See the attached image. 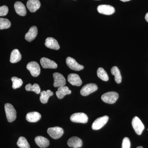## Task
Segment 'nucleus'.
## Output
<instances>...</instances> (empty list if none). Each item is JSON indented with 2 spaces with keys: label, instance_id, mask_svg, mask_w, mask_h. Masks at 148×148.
I'll return each mask as SVG.
<instances>
[{
  "label": "nucleus",
  "instance_id": "obj_1",
  "mask_svg": "<svg viewBox=\"0 0 148 148\" xmlns=\"http://www.w3.org/2000/svg\"><path fill=\"white\" fill-rule=\"evenodd\" d=\"M5 110L8 121L9 122L14 121L16 118V112L13 106L10 103H6L5 105Z\"/></svg>",
  "mask_w": 148,
  "mask_h": 148
},
{
  "label": "nucleus",
  "instance_id": "obj_2",
  "mask_svg": "<svg viewBox=\"0 0 148 148\" xmlns=\"http://www.w3.org/2000/svg\"><path fill=\"white\" fill-rule=\"evenodd\" d=\"M118 93L114 91H111L104 93L101 96V99L105 103L114 104L119 98Z\"/></svg>",
  "mask_w": 148,
  "mask_h": 148
},
{
  "label": "nucleus",
  "instance_id": "obj_3",
  "mask_svg": "<svg viewBox=\"0 0 148 148\" xmlns=\"http://www.w3.org/2000/svg\"><path fill=\"white\" fill-rule=\"evenodd\" d=\"M70 119L73 122L86 123L88 121V117L84 113H76L71 116Z\"/></svg>",
  "mask_w": 148,
  "mask_h": 148
},
{
  "label": "nucleus",
  "instance_id": "obj_4",
  "mask_svg": "<svg viewBox=\"0 0 148 148\" xmlns=\"http://www.w3.org/2000/svg\"><path fill=\"white\" fill-rule=\"evenodd\" d=\"M132 124L133 129L138 135H141L144 130L145 126L140 119L137 116L133 118L132 121Z\"/></svg>",
  "mask_w": 148,
  "mask_h": 148
},
{
  "label": "nucleus",
  "instance_id": "obj_5",
  "mask_svg": "<svg viewBox=\"0 0 148 148\" xmlns=\"http://www.w3.org/2000/svg\"><path fill=\"white\" fill-rule=\"evenodd\" d=\"M27 68L33 77H37L39 75L40 73V68L37 62L35 61L29 62L27 64Z\"/></svg>",
  "mask_w": 148,
  "mask_h": 148
},
{
  "label": "nucleus",
  "instance_id": "obj_6",
  "mask_svg": "<svg viewBox=\"0 0 148 148\" xmlns=\"http://www.w3.org/2000/svg\"><path fill=\"white\" fill-rule=\"evenodd\" d=\"M47 132L49 136L54 139L61 138L64 133L63 128L59 127H49L47 129Z\"/></svg>",
  "mask_w": 148,
  "mask_h": 148
},
{
  "label": "nucleus",
  "instance_id": "obj_7",
  "mask_svg": "<svg viewBox=\"0 0 148 148\" xmlns=\"http://www.w3.org/2000/svg\"><path fill=\"white\" fill-rule=\"evenodd\" d=\"M109 117L108 116L98 118L93 122L92 125V128L94 130H98L103 127L108 122Z\"/></svg>",
  "mask_w": 148,
  "mask_h": 148
},
{
  "label": "nucleus",
  "instance_id": "obj_8",
  "mask_svg": "<svg viewBox=\"0 0 148 148\" xmlns=\"http://www.w3.org/2000/svg\"><path fill=\"white\" fill-rule=\"evenodd\" d=\"M98 88V86L95 84H88L82 88L80 90V93L83 96H87L90 93L95 92Z\"/></svg>",
  "mask_w": 148,
  "mask_h": 148
},
{
  "label": "nucleus",
  "instance_id": "obj_9",
  "mask_svg": "<svg viewBox=\"0 0 148 148\" xmlns=\"http://www.w3.org/2000/svg\"><path fill=\"white\" fill-rule=\"evenodd\" d=\"M54 79L53 86L55 87H59L65 86L66 84V79L64 76L58 73H54L53 75Z\"/></svg>",
  "mask_w": 148,
  "mask_h": 148
},
{
  "label": "nucleus",
  "instance_id": "obj_10",
  "mask_svg": "<svg viewBox=\"0 0 148 148\" xmlns=\"http://www.w3.org/2000/svg\"><path fill=\"white\" fill-rule=\"evenodd\" d=\"M66 63L70 69L74 71H81L84 68L82 65H80L74 58L71 57H67L66 59Z\"/></svg>",
  "mask_w": 148,
  "mask_h": 148
},
{
  "label": "nucleus",
  "instance_id": "obj_11",
  "mask_svg": "<svg viewBox=\"0 0 148 148\" xmlns=\"http://www.w3.org/2000/svg\"><path fill=\"white\" fill-rule=\"evenodd\" d=\"M97 10L99 13L105 15H111L115 12V9L113 7L107 5H101L98 6Z\"/></svg>",
  "mask_w": 148,
  "mask_h": 148
},
{
  "label": "nucleus",
  "instance_id": "obj_12",
  "mask_svg": "<svg viewBox=\"0 0 148 148\" xmlns=\"http://www.w3.org/2000/svg\"><path fill=\"white\" fill-rule=\"evenodd\" d=\"M40 62L44 69H56L57 68V64L54 61L45 57L41 58Z\"/></svg>",
  "mask_w": 148,
  "mask_h": 148
},
{
  "label": "nucleus",
  "instance_id": "obj_13",
  "mask_svg": "<svg viewBox=\"0 0 148 148\" xmlns=\"http://www.w3.org/2000/svg\"><path fill=\"white\" fill-rule=\"evenodd\" d=\"M68 80L71 84L76 86H80L82 83L80 77L77 74H70L68 76Z\"/></svg>",
  "mask_w": 148,
  "mask_h": 148
},
{
  "label": "nucleus",
  "instance_id": "obj_14",
  "mask_svg": "<svg viewBox=\"0 0 148 148\" xmlns=\"http://www.w3.org/2000/svg\"><path fill=\"white\" fill-rule=\"evenodd\" d=\"M41 4L39 0H29L27 1V8L31 12H35L40 8Z\"/></svg>",
  "mask_w": 148,
  "mask_h": 148
},
{
  "label": "nucleus",
  "instance_id": "obj_15",
  "mask_svg": "<svg viewBox=\"0 0 148 148\" xmlns=\"http://www.w3.org/2000/svg\"><path fill=\"white\" fill-rule=\"evenodd\" d=\"M38 28L36 26H33L29 29V32L25 35V38L27 41L31 42L35 39L38 35Z\"/></svg>",
  "mask_w": 148,
  "mask_h": 148
},
{
  "label": "nucleus",
  "instance_id": "obj_16",
  "mask_svg": "<svg viewBox=\"0 0 148 148\" xmlns=\"http://www.w3.org/2000/svg\"><path fill=\"white\" fill-rule=\"evenodd\" d=\"M45 45L46 47L54 50H58L60 49L58 41L51 37H49L46 39Z\"/></svg>",
  "mask_w": 148,
  "mask_h": 148
},
{
  "label": "nucleus",
  "instance_id": "obj_17",
  "mask_svg": "<svg viewBox=\"0 0 148 148\" xmlns=\"http://www.w3.org/2000/svg\"><path fill=\"white\" fill-rule=\"evenodd\" d=\"M67 144L71 147L80 148L82 146V142L79 138L77 137H73L69 139Z\"/></svg>",
  "mask_w": 148,
  "mask_h": 148
},
{
  "label": "nucleus",
  "instance_id": "obj_18",
  "mask_svg": "<svg viewBox=\"0 0 148 148\" xmlns=\"http://www.w3.org/2000/svg\"><path fill=\"white\" fill-rule=\"evenodd\" d=\"M14 8L16 13L20 16H24L27 14L26 7L21 2H16L14 4Z\"/></svg>",
  "mask_w": 148,
  "mask_h": 148
},
{
  "label": "nucleus",
  "instance_id": "obj_19",
  "mask_svg": "<svg viewBox=\"0 0 148 148\" xmlns=\"http://www.w3.org/2000/svg\"><path fill=\"white\" fill-rule=\"evenodd\" d=\"M35 142L37 145L42 148L47 147L49 145V140L42 136H37L35 139Z\"/></svg>",
  "mask_w": 148,
  "mask_h": 148
},
{
  "label": "nucleus",
  "instance_id": "obj_20",
  "mask_svg": "<svg viewBox=\"0 0 148 148\" xmlns=\"http://www.w3.org/2000/svg\"><path fill=\"white\" fill-rule=\"evenodd\" d=\"M41 117L40 114L36 112L28 113L26 115V119L29 122H37L40 120Z\"/></svg>",
  "mask_w": 148,
  "mask_h": 148
},
{
  "label": "nucleus",
  "instance_id": "obj_21",
  "mask_svg": "<svg viewBox=\"0 0 148 148\" xmlns=\"http://www.w3.org/2000/svg\"><path fill=\"white\" fill-rule=\"evenodd\" d=\"M71 91L68 86H64L58 87V91L56 92V95L59 99H62L66 95L71 94Z\"/></svg>",
  "mask_w": 148,
  "mask_h": 148
},
{
  "label": "nucleus",
  "instance_id": "obj_22",
  "mask_svg": "<svg viewBox=\"0 0 148 148\" xmlns=\"http://www.w3.org/2000/svg\"><path fill=\"white\" fill-rule=\"evenodd\" d=\"M21 55L17 49H14L10 55V61L12 63H16L21 60Z\"/></svg>",
  "mask_w": 148,
  "mask_h": 148
},
{
  "label": "nucleus",
  "instance_id": "obj_23",
  "mask_svg": "<svg viewBox=\"0 0 148 148\" xmlns=\"http://www.w3.org/2000/svg\"><path fill=\"white\" fill-rule=\"evenodd\" d=\"M53 95V92L50 90H47V91L43 90L40 92V101L43 104H45L47 103L49 98L50 96Z\"/></svg>",
  "mask_w": 148,
  "mask_h": 148
},
{
  "label": "nucleus",
  "instance_id": "obj_24",
  "mask_svg": "<svg viewBox=\"0 0 148 148\" xmlns=\"http://www.w3.org/2000/svg\"><path fill=\"white\" fill-rule=\"evenodd\" d=\"M111 73L114 76V79L118 84L121 83L122 81V77L120 71L116 66H114L111 69Z\"/></svg>",
  "mask_w": 148,
  "mask_h": 148
},
{
  "label": "nucleus",
  "instance_id": "obj_25",
  "mask_svg": "<svg viewBox=\"0 0 148 148\" xmlns=\"http://www.w3.org/2000/svg\"><path fill=\"white\" fill-rule=\"evenodd\" d=\"M25 89L27 91H33L37 94L40 93V88L39 85L37 84H34L32 85L31 84H29L25 86Z\"/></svg>",
  "mask_w": 148,
  "mask_h": 148
},
{
  "label": "nucleus",
  "instance_id": "obj_26",
  "mask_svg": "<svg viewBox=\"0 0 148 148\" xmlns=\"http://www.w3.org/2000/svg\"><path fill=\"white\" fill-rule=\"evenodd\" d=\"M97 75L99 78L104 81H108L109 80V77L106 71L102 68H98L97 70Z\"/></svg>",
  "mask_w": 148,
  "mask_h": 148
},
{
  "label": "nucleus",
  "instance_id": "obj_27",
  "mask_svg": "<svg viewBox=\"0 0 148 148\" xmlns=\"http://www.w3.org/2000/svg\"><path fill=\"white\" fill-rule=\"evenodd\" d=\"M17 145L20 148H30L29 143L27 139L24 137H20L18 138Z\"/></svg>",
  "mask_w": 148,
  "mask_h": 148
},
{
  "label": "nucleus",
  "instance_id": "obj_28",
  "mask_svg": "<svg viewBox=\"0 0 148 148\" xmlns=\"http://www.w3.org/2000/svg\"><path fill=\"white\" fill-rule=\"evenodd\" d=\"M12 88L15 89L21 87L23 84V81L20 78H18L16 77H12Z\"/></svg>",
  "mask_w": 148,
  "mask_h": 148
},
{
  "label": "nucleus",
  "instance_id": "obj_29",
  "mask_svg": "<svg viewBox=\"0 0 148 148\" xmlns=\"http://www.w3.org/2000/svg\"><path fill=\"white\" fill-rule=\"evenodd\" d=\"M11 26L10 21L5 18H0V29H8Z\"/></svg>",
  "mask_w": 148,
  "mask_h": 148
},
{
  "label": "nucleus",
  "instance_id": "obj_30",
  "mask_svg": "<svg viewBox=\"0 0 148 148\" xmlns=\"http://www.w3.org/2000/svg\"><path fill=\"white\" fill-rule=\"evenodd\" d=\"M122 148H130V142L129 138L126 137L123 139Z\"/></svg>",
  "mask_w": 148,
  "mask_h": 148
},
{
  "label": "nucleus",
  "instance_id": "obj_31",
  "mask_svg": "<svg viewBox=\"0 0 148 148\" xmlns=\"http://www.w3.org/2000/svg\"><path fill=\"white\" fill-rule=\"evenodd\" d=\"M8 8L7 6L3 5L0 7V16H5L8 14Z\"/></svg>",
  "mask_w": 148,
  "mask_h": 148
},
{
  "label": "nucleus",
  "instance_id": "obj_32",
  "mask_svg": "<svg viewBox=\"0 0 148 148\" xmlns=\"http://www.w3.org/2000/svg\"><path fill=\"white\" fill-rule=\"evenodd\" d=\"M145 18L146 21H147L148 22V12L146 14L145 17Z\"/></svg>",
  "mask_w": 148,
  "mask_h": 148
},
{
  "label": "nucleus",
  "instance_id": "obj_33",
  "mask_svg": "<svg viewBox=\"0 0 148 148\" xmlns=\"http://www.w3.org/2000/svg\"><path fill=\"white\" fill-rule=\"evenodd\" d=\"M120 1L123 2H127L129 1H130V0H120Z\"/></svg>",
  "mask_w": 148,
  "mask_h": 148
},
{
  "label": "nucleus",
  "instance_id": "obj_34",
  "mask_svg": "<svg viewBox=\"0 0 148 148\" xmlns=\"http://www.w3.org/2000/svg\"><path fill=\"white\" fill-rule=\"evenodd\" d=\"M137 148H144L143 147H142V146H140V147H138Z\"/></svg>",
  "mask_w": 148,
  "mask_h": 148
}]
</instances>
